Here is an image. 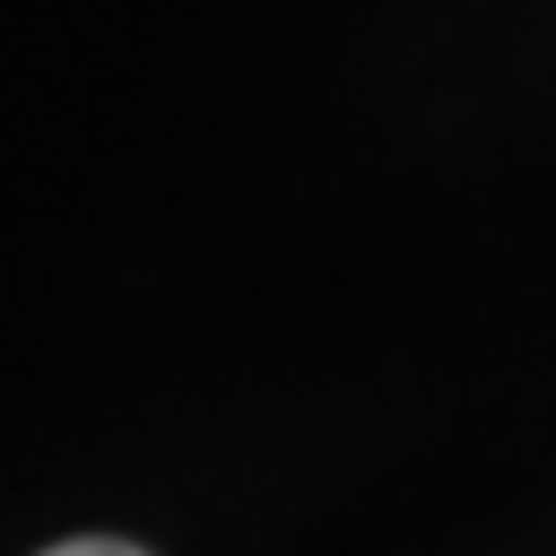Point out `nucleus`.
Listing matches in <instances>:
<instances>
[{
	"mask_svg": "<svg viewBox=\"0 0 556 556\" xmlns=\"http://www.w3.org/2000/svg\"><path fill=\"white\" fill-rule=\"evenodd\" d=\"M43 556H144V549H130V542H109V535H80V542H59V549H43Z\"/></svg>",
	"mask_w": 556,
	"mask_h": 556,
	"instance_id": "nucleus-1",
	"label": "nucleus"
}]
</instances>
